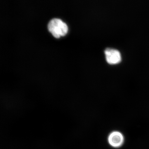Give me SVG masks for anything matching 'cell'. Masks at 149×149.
<instances>
[{
	"instance_id": "6da1fadb",
	"label": "cell",
	"mask_w": 149,
	"mask_h": 149,
	"mask_svg": "<svg viewBox=\"0 0 149 149\" xmlns=\"http://www.w3.org/2000/svg\"><path fill=\"white\" fill-rule=\"evenodd\" d=\"M48 28L49 31L56 38L64 36L68 31L67 24L59 18L51 19L48 24Z\"/></svg>"
},
{
	"instance_id": "3957f363",
	"label": "cell",
	"mask_w": 149,
	"mask_h": 149,
	"mask_svg": "<svg viewBox=\"0 0 149 149\" xmlns=\"http://www.w3.org/2000/svg\"><path fill=\"white\" fill-rule=\"evenodd\" d=\"M123 138L122 134L118 132H114L110 135L109 138V144L112 146H120L123 143Z\"/></svg>"
},
{
	"instance_id": "7a4b0ae2",
	"label": "cell",
	"mask_w": 149,
	"mask_h": 149,
	"mask_svg": "<svg viewBox=\"0 0 149 149\" xmlns=\"http://www.w3.org/2000/svg\"><path fill=\"white\" fill-rule=\"evenodd\" d=\"M104 53L107 61L109 64H116L121 61V54L117 50L108 48L105 50Z\"/></svg>"
}]
</instances>
